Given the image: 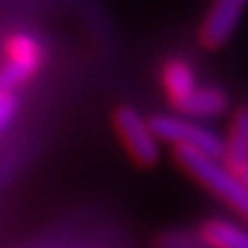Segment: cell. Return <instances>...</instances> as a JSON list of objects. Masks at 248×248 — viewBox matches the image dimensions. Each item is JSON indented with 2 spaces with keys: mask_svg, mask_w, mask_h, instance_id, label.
I'll list each match as a JSON object with an SVG mask.
<instances>
[{
  "mask_svg": "<svg viewBox=\"0 0 248 248\" xmlns=\"http://www.w3.org/2000/svg\"><path fill=\"white\" fill-rule=\"evenodd\" d=\"M246 218H248V214H246Z\"/></svg>",
  "mask_w": 248,
  "mask_h": 248,
  "instance_id": "13",
  "label": "cell"
},
{
  "mask_svg": "<svg viewBox=\"0 0 248 248\" xmlns=\"http://www.w3.org/2000/svg\"><path fill=\"white\" fill-rule=\"evenodd\" d=\"M161 85L166 90L170 103L176 109L198 87L196 70L192 68L189 61L181 59V57H172V59L166 61V65L161 70Z\"/></svg>",
  "mask_w": 248,
  "mask_h": 248,
  "instance_id": "7",
  "label": "cell"
},
{
  "mask_svg": "<svg viewBox=\"0 0 248 248\" xmlns=\"http://www.w3.org/2000/svg\"><path fill=\"white\" fill-rule=\"evenodd\" d=\"M113 126L120 135L128 157L141 168H150L161 157V144L155 137L150 120L144 118L135 107L122 105L113 113Z\"/></svg>",
  "mask_w": 248,
  "mask_h": 248,
  "instance_id": "3",
  "label": "cell"
},
{
  "mask_svg": "<svg viewBox=\"0 0 248 248\" xmlns=\"http://www.w3.org/2000/svg\"><path fill=\"white\" fill-rule=\"evenodd\" d=\"M44 48L33 35L17 33L7 42V63L0 70V87L11 92L39 70Z\"/></svg>",
  "mask_w": 248,
  "mask_h": 248,
  "instance_id": "4",
  "label": "cell"
},
{
  "mask_svg": "<svg viewBox=\"0 0 248 248\" xmlns=\"http://www.w3.org/2000/svg\"><path fill=\"white\" fill-rule=\"evenodd\" d=\"M227 111H229V96L227 92L216 85H198L176 107V113L198 122L207 120V118H218Z\"/></svg>",
  "mask_w": 248,
  "mask_h": 248,
  "instance_id": "6",
  "label": "cell"
},
{
  "mask_svg": "<svg viewBox=\"0 0 248 248\" xmlns=\"http://www.w3.org/2000/svg\"><path fill=\"white\" fill-rule=\"evenodd\" d=\"M155 248H209L207 242L202 240V235L198 233V229H166L161 231L153 242Z\"/></svg>",
  "mask_w": 248,
  "mask_h": 248,
  "instance_id": "10",
  "label": "cell"
},
{
  "mask_svg": "<svg viewBox=\"0 0 248 248\" xmlns=\"http://www.w3.org/2000/svg\"><path fill=\"white\" fill-rule=\"evenodd\" d=\"M174 157L179 166L189 176L198 181L202 187H207L214 196H218L222 202H227L237 214H248V187L242 181L240 172L233 170L220 157L196 153V150L179 148L174 150Z\"/></svg>",
  "mask_w": 248,
  "mask_h": 248,
  "instance_id": "1",
  "label": "cell"
},
{
  "mask_svg": "<svg viewBox=\"0 0 248 248\" xmlns=\"http://www.w3.org/2000/svg\"><path fill=\"white\" fill-rule=\"evenodd\" d=\"M248 0H214L205 22L201 26V42L205 48L218 50L227 46L235 35L242 17L246 13Z\"/></svg>",
  "mask_w": 248,
  "mask_h": 248,
  "instance_id": "5",
  "label": "cell"
},
{
  "mask_svg": "<svg viewBox=\"0 0 248 248\" xmlns=\"http://www.w3.org/2000/svg\"><path fill=\"white\" fill-rule=\"evenodd\" d=\"M150 128L159 144H170L174 150L187 148L196 153L209 155V157H220L224 153V141L216 131L205 126L202 122L185 118L181 113H159V116L148 118Z\"/></svg>",
  "mask_w": 248,
  "mask_h": 248,
  "instance_id": "2",
  "label": "cell"
},
{
  "mask_svg": "<svg viewBox=\"0 0 248 248\" xmlns=\"http://www.w3.org/2000/svg\"><path fill=\"white\" fill-rule=\"evenodd\" d=\"M222 159L233 170H242L248 166V105L235 109L229 124V133L224 137Z\"/></svg>",
  "mask_w": 248,
  "mask_h": 248,
  "instance_id": "9",
  "label": "cell"
},
{
  "mask_svg": "<svg viewBox=\"0 0 248 248\" xmlns=\"http://www.w3.org/2000/svg\"><path fill=\"white\" fill-rule=\"evenodd\" d=\"M16 111H17V100L13 96V92H7L0 87V131L13 120Z\"/></svg>",
  "mask_w": 248,
  "mask_h": 248,
  "instance_id": "11",
  "label": "cell"
},
{
  "mask_svg": "<svg viewBox=\"0 0 248 248\" xmlns=\"http://www.w3.org/2000/svg\"><path fill=\"white\" fill-rule=\"evenodd\" d=\"M198 233L209 248H248V227L227 218H207Z\"/></svg>",
  "mask_w": 248,
  "mask_h": 248,
  "instance_id": "8",
  "label": "cell"
},
{
  "mask_svg": "<svg viewBox=\"0 0 248 248\" xmlns=\"http://www.w3.org/2000/svg\"><path fill=\"white\" fill-rule=\"evenodd\" d=\"M237 172H240L242 181H244V183H246V187H248V166H244V168H242V170H237Z\"/></svg>",
  "mask_w": 248,
  "mask_h": 248,
  "instance_id": "12",
  "label": "cell"
}]
</instances>
